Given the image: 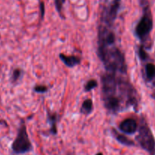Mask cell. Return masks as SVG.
Segmentation results:
<instances>
[{
    "label": "cell",
    "mask_w": 155,
    "mask_h": 155,
    "mask_svg": "<svg viewBox=\"0 0 155 155\" xmlns=\"http://www.w3.org/2000/svg\"><path fill=\"white\" fill-rule=\"evenodd\" d=\"M121 6V0H108L102 6L100 24L113 27Z\"/></svg>",
    "instance_id": "obj_6"
},
{
    "label": "cell",
    "mask_w": 155,
    "mask_h": 155,
    "mask_svg": "<svg viewBox=\"0 0 155 155\" xmlns=\"http://www.w3.org/2000/svg\"><path fill=\"white\" fill-rule=\"evenodd\" d=\"M112 134L113 135V137L115 138V140H116L119 143L121 144V145L127 147L135 146V143L134 141L131 140L130 139L126 137L124 135L121 134V133H119L118 132L115 130H114V129L112 130Z\"/></svg>",
    "instance_id": "obj_10"
},
{
    "label": "cell",
    "mask_w": 155,
    "mask_h": 155,
    "mask_svg": "<svg viewBox=\"0 0 155 155\" xmlns=\"http://www.w3.org/2000/svg\"><path fill=\"white\" fill-rule=\"evenodd\" d=\"M138 58H140V60L142 61H145L148 60L149 55L147 53V51H145V47L143 45H140L138 48Z\"/></svg>",
    "instance_id": "obj_13"
},
{
    "label": "cell",
    "mask_w": 155,
    "mask_h": 155,
    "mask_svg": "<svg viewBox=\"0 0 155 155\" xmlns=\"http://www.w3.org/2000/svg\"><path fill=\"white\" fill-rule=\"evenodd\" d=\"M142 10V15L135 26V35L141 42L144 44L150 39V35L153 26L151 11L146 0H143Z\"/></svg>",
    "instance_id": "obj_3"
},
{
    "label": "cell",
    "mask_w": 155,
    "mask_h": 155,
    "mask_svg": "<svg viewBox=\"0 0 155 155\" xmlns=\"http://www.w3.org/2000/svg\"><path fill=\"white\" fill-rule=\"evenodd\" d=\"M135 137L139 146L147 151L149 155H155V139L151 130L144 119L141 120Z\"/></svg>",
    "instance_id": "obj_4"
},
{
    "label": "cell",
    "mask_w": 155,
    "mask_h": 155,
    "mask_svg": "<svg viewBox=\"0 0 155 155\" xmlns=\"http://www.w3.org/2000/svg\"><path fill=\"white\" fill-rule=\"evenodd\" d=\"M40 18L43 19L44 15H45V5H44L43 2H40Z\"/></svg>",
    "instance_id": "obj_18"
},
{
    "label": "cell",
    "mask_w": 155,
    "mask_h": 155,
    "mask_svg": "<svg viewBox=\"0 0 155 155\" xmlns=\"http://www.w3.org/2000/svg\"><path fill=\"white\" fill-rule=\"evenodd\" d=\"M98 86V83L95 80H90L85 83L84 86V92H90V91L93 90L94 89H95L96 87H97Z\"/></svg>",
    "instance_id": "obj_15"
},
{
    "label": "cell",
    "mask_w": 155,
    "mask_h": 155,
    "mask_svg": "<svg viewBox=\"0 0 155 155\" xmlns=\"http://www.w3.org/2000/svg\"><path fill=\"white\" fill-rule=\"evenodd\" d=\"M23 75V71L22 70L19 69V68H17V69H15L12 72V77H11V81H12V83H15L16 82H18L20 79L21 78Z\"/></svg>",
    "instance_id": "obj_14"
},
{
    "label": "cell",
    "mask_w": 155,
    "mask_h": 155,
    "mask_svg": "<svg viewBox=\"0 0 155 155\" xmlns=\"http://www.w3.org/2000/svg\"><path fill=\"white\" fill-rule=\"evenodd\" d=\"M33 91L35 92H36V93L43 94L45 93V92H46L48 91V88L46 86H43V85H37V86L33 87Z\"/></svg>",
    "instance_id": "obj_17"
},
{
    "label": "cell",
    "mask_w": 155,
    "mask_h": 155,
    "mask_svg": "<svg viewBox=\"0 0 155 155\" xmlns=\"http://www.w3.org/2000/svg\"><path fill=\"white\" fill-rule=\"evenodd\" d=\"M93 109H94V105H93L92 100L88 98L82 102L80 108V112L82 114L88 116V115L91 114V112L93 111Z\"/></svg>",
    "instance_id": "obj_12"
},
{
    "label": "cell",
    "mask_w": 155,
    "mask_h": 155,
    "mask_svg": "<svg viewBox=\"0 0 155 155\" xmlns=\"http://www.w3.org/2000/svg\"><path fill=\"white\" fill-rule=\"evenodd\" d=\"M65 0H54V4L55 7H56V10H57L58 13L59 14L61 17H62V5L65 3Z\"/></svg>",
    "instance_id": "obj_16"
},
{
    "label": "cell",
    "mask_w": 155,
    "mask_h": 155,
    "mask_svg": "<svg viewBox=\"0 0 155 155\" xmlns=\"http://www.w3.org/2000/svg\"><path fill=\"white\" fill-rule=\"evenodd\" d=\"M47 120L50 125V133L52 135L57 134V127H56V122L58 120V115L56 113H50L48 112L47 114Z\"/></svg>",
    "instance_id": "obj_11"
},
{
    "label": "cell",
    "mask_w": 155,
    "mask_h": 155,
    "mask_svg": "<svg viewBox=\"0 0 155 155\" xmlns=\"http://www.w3.org/2000/svg\"><path fill=\"white\" fill-rule=\"evenodd\" d=\"M126 76L105 72L100 77L102 102L111 114L129 108L138 110L139 95Z\"/></svg>",
    "instance_id": "obj_1"
},
{
    "label": "cell",
    "mask_w": 155,
    "mask_h": 155,
    "mask_svg": "<svg viewBox=\"0 0 155 155\" xmlns=\"http://www.w3.org/2000/svg\"><path fill=\"white\" fill-rule=\"evenodd\" d=\"M138 124L135 120L132 118H128L122 121L119 125V130L120 132L126 135H133L138 131Z\"/></svg>",
    "instance_id": "obj_7"
},
{
    "label": "cell",
    "mask_w": 155,
    "mask_h": 155,
    "mask_svg": "<svg viewBox=\"0 0 155 155\" xmlns=\"http://www.w3.org/2000/svg\"><path fill=\"white\" fill-rule=\"evenodd\" d=\"M97 56L106 72L122 75L127 74L126 57L116 42H97Z\"/></svg>",
    "instance_id": "obj_2"
},
{
    "label": "cell",
    "mask_w": 155,
    "mask_h": 155,
    "mask_svg": "<svg viewBox=\"0 0 155 155\" xmlns=\"http://www.w3.org/2000/svg\"><path fill=\"white\" fill-rule=\"evenodd\" d=\"M59 58L68 68H74L81 63L80 58L75 55H65V54L61 53L59 54Z\"/></svg>",
    "instance_id": "obj_8"
},
{
    "label": "cell",
    "mask_w": 155,
    "mask_h": 155,
    "mask_svg": "<svg viewBox=\"0 0 155 155\" xmlns=\"http://www.w3.org/2000/svg\"><path fill=\"white\" fill-rule=\"evenodd\" d=\"M144 79L147 83H150L155 80V64L153 63L146 64L144 68V73H143Z\"/></svg>",
    "instance_id": "obj_9"
},
{
    "label": "cell",
    "mask_w": 155,
    "mask_h": 155,
    "mask_svg": "<svg viewBox=\"0 0 155 155\" xmlns=\"http://www.w3.org/2000/svg\"><path fill=\"white\" fill-rule=\"evenodd\" d=\"M95 155H103V153H101V152H99V153H97V154H96Z\"/></svg>",
    "instance_id": "obj_19"
},
{
    "label": "cell",
    "mask_w": 155,
    "mask_h": 155,
    "mask_svg": "<svg viewBox=\"0 0 155 155\" xmlns=\"http://www.w3.org/2000/svg\"><path fill=\"white\" fill-rule=\"evenodd\" d=\"M12 150L16 154H24L33 150V145L29 139L27 128L24 122L21 123L18 130L16 138L12 142Z\"/></svg>",
    "instance_id": "obj_5"
}]
</instances>
